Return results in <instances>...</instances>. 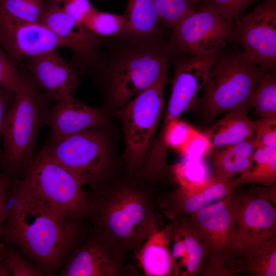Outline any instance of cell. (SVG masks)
Here are the masks:
<instances>
[{
	"label": "cell",
	"mask_w": 276,
	"mask_h": 276,
	"mask_svg": "<svg viewBox=\"0 0 276 276\" xmlns=\"http://www.w3.org/2000/svg\"><path fill=\"white\" fill-rule=\"evenodd\" d=\"M9 215L0 240L14 245L43 271L54 275L73 251L89 236L85 220L66 218L22 181L12 178Z\"/></svg>",
	"instance_id": "cell-1"
},
{
	"label": "cell",
	"mask_w": 276,
	"mask_h": 276,
	"mask_svg": "<svg viewBox=\"0 0 276 276\" xmlns=\"http://www.w3.org/2000/svg\"><path fill=\"white\" fill-rule=\"evenodd\" d=\"M86 197L90 233L125 254L136 252L152 234L161 228L154 197L137 187H103L86 192Z\"/></svg>",
	"instance_id": "cell-2"
},
{
	"label": "cell",
	"mask_w": 276,
	"mask_h": 276,
	"mask_svg": "<svg viewBox=\"0 0 276 276\" xmlns=\"http://www.w3.org/2000/svg\"><path fill=\"white\" fill-rule=\"evenodd\" d=\"M264 72L245 52L224 49L213 60L204 86L201 104L206 119L227 112L247 115Z\"/></svg>",
	"instance_id": "cell-3"
},
{
	"label": "cell",
	"mask_w": 276,
	"mask_h": 276,
	"mask_svg": "<svg viewBox=\"0 0 276 276\" xmlns=\"http://www.w3.org/2000/svg\"><path fill=\"white\" fill-rule=\"evenodd\" d=\"M49 100L39 87L15 95L1 129L0 166L11 178H22L36 157L37 136L48 125L52 108Z\"/></svg>",
	"instance_id": "cell-4"
},
{
	"label": "cell",
	"mask_w": 276,
	"mask_h": 276,
	"mask_svg": "<svg viewBox=\"0 0 276 276\" xmlns=\"http://www.w3.org/2000/svg\"><path fill=\"white\" fill-rule=\"evenodd\" d=\"M238 209L235 190L220 201L188 216L207 250L203 276H231L241 272L243 262L236 255Z\"/></svg>",
	"instance_id": "cell-5"
},
{
	"label": "cell",
	"mask_w": 276,
	"mask_h": 276,
	"mask_svg": "<svg viewBox=\"0 0 276 276\" xmlns=\"http://www.w3.org/2000/svg\"><path fill=\"white\" fill-rule=\"evenodd\" d=\"M134 40L110 64L111 97L121 106L167 74L171 59L154 39Z\"/></svg>",
	"instance_id": "cell-6"
},
{
	"label": "cell",
	"mask_w": 276,
	"mask_h": 276,
	"mask_svg": "<svg viewBox=\"0 0 276 276\" xmlns=\"http://www.w3.org/2000/svg\"><path fill=\"white\" fill-rule=\"evenodd\" d=\"M168 74L121 106L118 115L124 133L127 171L133 174L146 157L162 116Z\"/></svg>",
	"instance_id": "cell-7"
},
{
	"label": "cell",
	"mask_w": 276,
	"mask_h": 276,
	"mask_svg": "<svg viewBox=\"0 0 276 276\" xmlns=\"http://www.w3.org/2000/svg\"><path fill=\"white\" fill-rule=\"evenodd\" d=\"M66 169L81 187L93 190L104 187L110 166L107 138L101 128L87 129L42 150Z\"/></svg>",
	"instance_id": "cell-8"
},
{
	"label": "cell",
	"mask_w": 276,
	"mask_h": 276,
	"mask_svg": "<svg viewBox=\"0 0 276 276\" xmlns=\"http://www.w3.org/2000/svg\"><path fill=\"white\" fill-rule=\"evenodd\" d=\"M21 179L63 216L78 220L87 218L89 205L86 192L66 169L42 150Z\"/></svg>",
	"instance_id": "cell-9"
},
{
	"label": "cell",
	"mask_w": 276,
	"mask_h": 276,
	"mask_svg": "<svg viewBox=\"0 0 276 276\" xmlns=\"http://www.w3.org/2000/svg\"><path fill=\"white\" fill-rule=\"evenodd\" d=\"M236 193V251L243 262L262 243L276 236L275 183Z\"/></svg>",
	"instance_id": "cell-10"
},
{
	"label": "cell",
	"mask_w": 276,
	"mask_h": 276,
	"mask_svg": "<svg viewBox=\"0 0 276 276\" xmlns=\"http://www.w3.org/2000/svg\"><path fill=\"white\" fill-rule=\"evenodd\" d=\"M172 29L171 48L188 56L212 59L225 49L232 35V25L206 6H201Z\"/></svg>",
	"instance_id": "cell-11"
},
{
	"label": "cell",
	"mask_w": 276,
	"mask_h": 276,
	"mask_svg": "<svg viewBox=\"0 0 276 276\" xmlns=\"http://www.w3.org/2000/svg\"><path fill=\"white\" fill-rule=\"evenodd\" d=\"M231 39L265 72L276 67V0H264L232 24Z\"/></svg>",
	"instance_id": "cell-12"
},
{
	"label": "cell",
	"mask_w": 276,
	"mask_h": 276,
	"mask_svg": "<svg viewBox=\"0 0 276 276\" xmlns=\"http://www.w3.org/2000/svg\"><path fill=\"white\" fill-rule=\"evenodd\" d=\"M124 251L90 233L70 254L60 276H123L137 275L135 269L126 265Z\"/></svg>",
	"instance_id": "cell-13"
},
{
	"label": "cell",
	"mask_w": 276,
	"mask_h": 276,
	"mask_svg": "<svg viewBox=\"0 0 276 276\" xmlns=\"http://www.w3.org/2000/svg\"><path fill=\"white\" fill-rule=\"evenodd\" d=\"M0 46L16 65L25 58L67 47L44 24L19 20L1 11Z\"/></svg>",
	"instance_id": "cell-14"
},
{
	"label": "cell",
	"mask_w": 276,
	"mask_h": 276,
	"mask_svg": "<svg viewBox=\"0 0 276 276\" xmlns=\"http://www.w3.org/2000/svg\"><path fill=\"white\" fill-rule=\"evenodd\" d=\"M26 68L47 97L56 102L73 95L79 84L75 68L57 50L28 58Z\"/></svg>",
	"instance_id": "cell-15"
},
{
	"label": "cell",
	"mask_w": 276,
	"mask_h": 276,
	"mask_svg": "<svg viewBox=\"0 0 276 276\" xmlns=\"http://www.w3.org/2000/svg\"><path fill=\"white\" fill-rule=\"evenodd\" d=\"M107 123L103 110L87 105L72 95L51 108L48 122L51 132L46 145H53L82 131L101 128Z\"/></svg>",
	"instance_id": "cell-16"
},
{
	"label": "cell",
	"mask_w": 276,
	"mask_h": 276,
	"mask_svg": "<svg viewBox=\"0 0 276 276\" xmlns=\"http://www.w3.org/2000/svg\"><path fill=\"white\" fill-rule=\"evenodd\" d=\"M232 181H223L213 176L208 181L190 187H179L158 200V204L171 220L188 217L202 208L214 204L235 190Z\"/></svg>",
	"instance_id": "cell-17"
},
{
	"label": "cell",
	"mask_w": 276,
	"mask_h": 276,
	"mask_svg": "<svg viewBox=\"0 0 276 276\" xmlns=\"http://www.w3.org/2000/svg\"><path fill=\"white\" fill-rule=\"evenodd\" d=\"M42 22L66 43L78 65L87 67L99 64V50L102 37L73 19L62 8L48 9Z\"/></svg>",
	"instance_id": "cell-18"
},
{
	"label": "cell",
	"mask_w": 276,
	"mask_h": 276,
	"mask_svg": "<svg viewBox=\"0 0 276 276\" xmlns=\"http://www.w3.org/2000/svg\"><path fill=\"white\" fill-rule=\"evenodd\" d=\"M174 229L172 220L152 234L134 253L146 275H173L171 240Z\"/></svg>",
	"instance_id": "cell-19"
},
{
	"label": "cell",
	"mask_w": 276,
	"mask_h": 276,
	"mask_svg": "<svg viewBox=\"0 0 276 276\" xmlns=\"http://www.w3.org/2000/svg\"><path fill=\"white\" fill-rule=\"evenodd\" d=\"M212 158V174L223 181H232L249 166L256 146L251 139L219 148Z\"/></svg>",
	"instance_id": "cell-20"
},
{
	"label": "cell",
	"mask_w": 276,
	"mask_h": 276,
	"mask_svg": "<svg viewBox=\"0 0 276 276\" xmlns=\"http://www.w3.org/2000/svg\"><path fill=\"white\" fill-rule=\"evenodd\" d=\"M254 121L247 115L227 112L207 131L212 149L238 144L251 139L254 134Z\"/></svg>",
	"instance_id": "cell-21"
},
{
	"label": "cell",
	"mask_w": 276,
	"mask_h": 276,
	"mask_svg": "<svg viewBox=\"0 0 276 276\" xmlns=\"http://www.w3.org/2000/svg\"><path fill=\"white\" fill-rule=\"evenodd\" d=\"M124 15L128 22V38L153 39L159 32V22L153 0H128Z\"/></svg>",
	"instance_id": "cell-22"
},
{
	"label": "cell",
	"mask_w": 276,
	"mask_h": 276,
	"mask_svg": "<svg viewBox=\"0 0 276 276\" xmlns=\"http://www.w3.org/2000/svg\"><path fill=\"white\" fill-rule=\"evenodd\" d=\"M235 180V187L245 184L270 186L276 182V147L256 148L248 167Z\"/></svg>",
	"instance_id": "cell-23"
},
{
	"label": "cell",
	"mask_w": 276,
	"mask_h": 276,
	"mask_svg": "<svg viewBox=\"0 0 276 276\" xmlns=\"http://www.w3.org/2000/svg\"><path fill=\"white\" fill-rule=\"evenodd\" d=\"M174 229L181 238L185 247L187 262L185 276L201 274L207 259L205 246L188 217L173 220Z\"/></svg>",
	"instance_id": "cell-24"
},
{
	"label": "cell",
	"mask_w": 276,
	"mask_h": 276,
	"mask_svg": "<svg viewBox=\"0 0 276 276\" xmlns=\"http://www.w3.org/2000/svg\"><path fill=\"white\" fill-rule=\"evenodd\" d=\"M241 272L254 276L276 275V236L262 243L243 261Z\"/></svg>",
	"instance_id": "cell-25"
},
{
	"label": "cell",
	"mask_w": 276,
	"mask_h": 276,
	"mask_svg": "<svg viewBox=\"0 0 276 276\" xmlns=\"http://www.w3.org/2000/svg\"><path fill=\"white\" fill-rule=\"evenodd\" d=\"M252 108L262 118L276 117V77L275 72H265L254 92Z\"/></svg>",
	"instance_id": "cell-26"
},
{
	"label": "cell",
	"mask_w": 276,
	"mask_h": 276,
	"mask_svg": "<svg viewBox=\"0 0 276 276\" xmlns=\"http://www.w3.org/2000/svg\"><path fill=\"white\" fill-rule=\"evenodd\" d=\"M83 25L101 37L112 36L127 37L128 36V22L124 15L96 9Z\"/></svg>",
	"instance_id": "cell-27"
},
{
	"label": "cell",
	"mask_w": 276,
	"mask_h": 276,
	"mask_svg": "<svg viewBox=\"0 0 276 276\" xmlns=\"http://www.w3.org/2000/svg\"><path fill=\"white\" fill-rule=\"evenodd\" d=\"M173 171L180 187H190L209 180L212 172L204 158H187L175 164Z\"/></svg>",
	"instance_id": "cell-28"
},
{
	"label": "cell",
	"mask_w": 276,
	"mask_h": 276,
	"mask_svg": "<svg viewBox=\"0 0 276 276\" xmlns=\"http://www.w3.org/2000/svg\"><path fill=\"white\" fill-rule=\"evenodd\" d=\"M47 10L45 0H0V11L21 21L42 22Z\"/></svg>",
	"instance_id": "cell-29"
},
{
	"label": "cell",
	"mask_w": 276,
	"mask_h": 276,
	"mask_svg": "<svg viewBox=\"0 0 276 276\" xmlns=\"http://www.w3.org/2000/svg\"><path fill=\"white\" fill-rule=\"evenodd\" d=\"M39 87L29 76L18 71L16 65L0 48V88L14 94Z\"/></svg>",
	"instance_id": "cell-30"
},
{
	"label": "cell",
	"mask_w": 276,
	"mask_h": 276,
	"mask_svg": "<svg viewBox=\"0 0 276 276\" xmlns=\"http://www.w3.org/2000/svg\"><path fill=\"white\" fill-rule=\"evenodd\" d=\"M158 22L173 28L195 10L188 0H153Z\"/></svg>",
	"instance_id": "cell-31"
},
{
	"label": "cell",
	"mask_w": 276,
	"mask_h": 276,
	"mask_svg": "<svg viewBox=\"0 0 276 276\" xmlns=\"http://www.w3.org/2000/svg\"><path fill=\"white\" fill-rule=\"evenodd\" d=\"M5 246L3 260L13 276H42L45 274L37 264L30 262L22 252L12 245Z\"/></svg>",
	"instance_id": "cell-32"
},
{
	"label": "cell",
	"mask_w": 276,
	"mask_h": 276,
	"mask_svg": "<svg viewBox=\"0 0 276 276\" xmlns=\"http://www.w3.org/2000/svg\"><path fill=\"white\" fill-rule=\"evenodd\" d=\"M256 0H201V6L214 9L226 21L233 24L241 13Z\"/></svg>",
	"instance_id": "cell-33"
},
{
	"label": "cell",
	"mask_w": 276,
	"mask_h": 276,
	"mask_svg": "<svg viewBox=\"0 0 276 276\" xmlns=\"http://www.w3.org/2000/svg\"><path fill=\"white\" fill-rule=\"evenodd\" d=\"M252 137L256 148L276 147V117L262 118L255 121Z\"/></svg>",
	"instance_id": "cell-34"
},
{
	"label": "cell",
	"mask_w": 276,
	"mask_h": 276,
	"mask_svg": "<svg viewBox=\"0 0 276 276\" xmlns=\"http://www.w3.org/2000/svg\"><path fill=\"white\" fill-rule=\"evenodd\" d=\"M212 150L211 142L206 133L196 129L181 153L183 158H204Z\"/></svg>",
	"instance_id": "cell-35"
},
{
	"label": "cell",
	"mask_w": 276,
	"mask_h": 276,
	"mask_svg": "<svg viewBox=\"0 0 276 276\" xmlns=\"http://www.w3.org/2000/svg\"><path fill=\"white\" fill-rule=\"evenodd\" d=\"M63 10L71 17L82 24L96 9L89 0H65Z\"/></svg>",
	"instance_id": "cell-36"
},
{
	"label": "cell",
	"mask_w": 276,
	"mask_h": 276,
	"mask_svg": "<svg viewBox=\"0 0 276 276\" xmlns=\"http://www.w3.org/2000/svg\"><path fill=\"white\" fill-rule=\"evenodd\" d=\"M11 177L0 173V235L9 215V189Z\"/></svg>",
	"instance_id": "cell-37"
},
{
	"label": "cell",
	"mask_w": 276,
	"mask_h": 276,
	"mask_svg": "<svg viewBox=\"0 0 276 276\" xmlns=\"http://www.w3.org/2000/svg\"><path fill=\"white\" fill-rule=\"evenodd\" d=\"M15 94L0 88V142L1 138V129L3 122L8 111V110L12 103ZM2 151L0 145V157L1 159Z\"/></svg>",
	"instance_id": "cell-38"
},
{
	"label": "cell",
	"mask_w": 276,
	"mask_h": 276,
	"mask_svg": "<svg viewBox=\"0 0 276 276\" xmlns=\"http://www.w3.org/2000/svg\"><path fill=\"white\" fill-rule=\"evenodd\" d=\"M10 271L3 259L0 260V276H9Z\"/></svg>",
	"instance_id": "cell-39"
},
{
	"label": "cell",
	"mask_w": 276,
	"mask_h": 276,
	"mask_svg": "<svg viewBox=\"0 0 276 276\" xmlns=\"http://www.w3.org/2000/svg\"><path fill=\"white\" fill-rule=\"evenodd\" d=\"M65 0H47V5L48 9L60 7V5Z\"/></svg>",
	"instance_id": "cell-40"
},
{
	"label": "cell",
	"mask_w": 276,
	"mask_h": 276,
	"mask_svg": "<svg viewBox=\"0 0 276 276\" xmlns=\"http://www.w3.org/2000/svg\"><path fill=\"white\" fill-rule=\"evenodd\" d=\"M5 249V246L3 243L0 244V260L3 259L4 256V252Z\"/></svg>",
	"instance_id": "cell-41"
},
{
	"label": "cell",
	"mask_w": 276,
	"mask_h": 276,
	"mask_svg": "<svg viewBox=\"0 0 276 276\" xmlns=\"http://www.w3.org/2000/svg\"><path fill=\"white\" fill-rule=\"evenodd\" d=\"M188 1H189L190 6L193 8L194 6L200 3L201 0H188Z\"/></svg>",
	"instance_id": "cell-42"
},
{
	"label": "cell",
	"mask_w": 276,
	"mask_h": 276,
	"mask_svg": "<svg viewBox=\"0 0 276 276\" xmlns=\"http://www.w3.org/2000/svg\"><path fill=\"white\" fill-rule=\"evenodd\" d=\"M0 163H1V157H0Z\"/></svg>",
	"instance_id": "cell-43"
}]
</instances>
